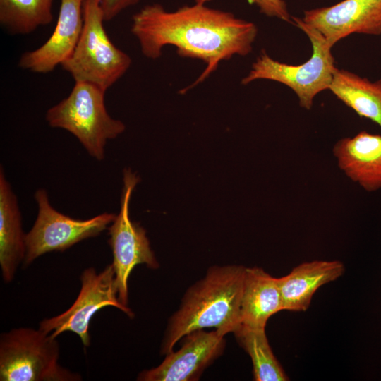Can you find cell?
Returning <instances> with one entry per match:
<instances>
[{"label": "cell", "mask_w": 381, "mask_h": 381, "mask_svg": "<svg viewBox=\"0 0 381 381\" xmlns=\"http://www.w3.org/2000/svg\"><path fill=\"white\" fill-rule=\"evenodd\" d=\"M131 31L148 59H158L165 46L172 45L179 56L203 61L205 68L190 87L209 77L222 61L249 54L258 35L254 23L196 3L174 11L159 4L147 5L132 16Z\"/></svg>", "instance_id": "cell-1"}, {"label": "cell", "mask_w": 381, "mask_h": 381, "mask_svg": "<svg viewBox=\"0 0 381 381\" xmlns=\"http://www.w3.org/2000/svg\"><path fill=\"white\" fill-rule=\"evenodd\" d=\"M246 267L212 266L185 292L179 308L169 319L161 343L166 355L186 334L214 328L224 334L240 324L241 299Z\"/></svg>", "instance_id": "cell-2"}, {"label": "cell", "mask_w": 381, "mask_h": 381, "mask_svg": "<svg viewBox=\"0 0 381 381\" xmlns=\"http://www.w3.org/2000/svg\"><path fill=\"white\" fill-rule=\"evenodd\" d=\"M291 21L310 41V58L303 64L291 65L272 59L265 50H262L249 73L241 80V84L248 85L257 80L284 84L294 92L301 107L310 110L316 95L329 88L337 68L332 53L333 45L301 18L291 16Z\"/></svg>", "instance_id": "cell-3"}, {"label": "cell", "mask_w": 381, "mask_h": 381, "mask_svg": "<svg viewBox=\"0 0 381 381\" xmlns=\"http://www.w3.org/2000/svg\"><path fill=\"white\" fill-rule=\"evenodd\" d=\"M105 92L95 85L75 82L69 95L46 114L50 126L72 133L99 161L104 158L107 141L117 138L126 128L122 121L107 113Z\"/></svg>", "instance_id": "cell-4"}, {"label": "cell", "mask_w": 381, "mask_h": 381, "mask_svg": "<svg viewBox=\"0 0 381 381\" xmlns=\"http://www.w3.org/2000/svg\"><path fill=\"white\" fill-rule=\"evenodd\" d=\"M83 14L79 41L61 66L75 82L90 83L106 91L126 73L132 61L109 38L99 0H83Z\"/></svg>", "instance_id": "cell-5"}, {"label": "cell", "mask_w": 381, "mask_h": 381, "mask_svg": "<svg viewBox=\"0 0 381 381\" xmlns=\"http://www.w3.org/2000/svg\"><path fill=\"white\" fill-rule=\"evenodd\" d=\"M56 338L39 328H13L0 335L1 381H80L59 362Z\"/></svg>", "instance_id": "cell-6"}, {"label": "cell", "mask_w": 381, "mask_h": 381, "mask_svg": "<svg viewBox=\"0 0 381 381\" xmlns=\"http://www.w3.org/2000/svg\"><path fill=\"white\" fill-rule=\"evenodd\" d=\"M35 199L38 212L25 234V266L47 253L64 251L81 241L99 236L116 217L114 213L104 212L87 219H73L56 211L42 188L36 190Z\"/></svg>", "instance_id": "cell-7"}, {"label": "cell", "mask_w": 381, "mask_h": 381, "mask_svg": "<svg viewBox=\"0 0 381 381\" xmlns=\"http://www.w3.org/2000/svg\"><path fill=\"white\" fill-rule=\"evenodd\" d=\"M80 279L81 286L74 303L60 315L42 320L39 329L54 338L64 332H73L80 337L83 345L87 347L90 344V322L100 309L112 306L130 318L134 317V313L119 299L111 263L99 273L92 267L86 268Z\"/></svg>", "instance_id": "cell-8"}, {"label": "cell", "mask_w": 381, "mask_h": 381, "mask_svg": "<svg viewBox=\"0 0 381 381\" xmlns=\"http://www.w3.org/2000/svg\"><path fill=\"white\" fill-rule=\"evenodd\" d=\"M138 181L130 169H124L120 210L108 227L119 299L126 306H128V278L134 267L138 265L153 270L159 267L145 230L130 218V199Z\"/></svg>", "instance_id": "cell-9"}, {"label": "cell", "mask_w": 381, "mask_h": 381, "mask_svg": "<svg viewBox=\"0 0 381 381\" xmlns=\"http://www.w3.org/2000/svg\"><path fill=\"white\" fill-rule=\"evenodd\" d=\"M225 334L214 329L197 330L186 334L181 347L166 354L158 366L140 372L139 381H195L222 355ZM182 338V339H183Z\"/></svg>", "instance_id": "cell-10"}, {"label": "cell", "mask_w": 381, "mask_h": 381, "mask_svg": "<svg viewBox=\"0 0 381 381\" xmlns=\"http://www.w3.org/2000/svg\"><path fill=\"white\" fill-rule=\"evenodd\" d=\"M302 20L333 46L353 33L381 35V0H344L304 11Z\"/></svg>", "instance_id": "cell-11"}, {"label": "cell", "mask_w": 381, "mask_h": 381, "mask_svg": "<svg viewBox=\"0 0 381 381\" xmlns=\"http://www.w3.org/2000/svg\"><path fill=\"white\" fill-rule=\"evenodd\" d=\"M83 0H61L55 28L39 48L22 54L18 65L37 73L52 71L73 54L83 27Z\"/></svg>", "instance_id": "cell-12"}, {"label": "cell", "mask_w": 381, "mask_h": 381, "mask_svg": "<svg viewBox=\"0 0 381 381\" xmlns=\"http://www.w3.org/2000/svg\"><path fill=\"white\" fill-rule=\"evenodd\" d=\"M338 168L367 192L381 189V135L361 131L332 147Z\"/></svg>", "instance_id": "cell-13"}, {"label": "cell", "mask_w": 381, "mask_h": 381, "mask_svg": "<svg viewBox=\"0 0 381 381\" xmlns=\"http://www.w3.org/2000/svg\"><path fill=\"white\" fill-rule=\"evenodd\" d=\"M345 266L339 260H313L296 266L279 278L283 310L306 311L313 296L324 284L343 275Z\"/></svg>", "instance_id": "cell-14"}, {"label": "cell", "mask_w": 381, "mask_h": 381, "mask_svg": "<svg viewBox=\"0 0 381 381\" xmlns=\"http://www.w3.org/2000/svg\"><path fill=\"white\" fill-rule=\"evenodd\" d=\"M25 255V234L16 195L0 169V267L2 279L11 283Z\"/></svg>", "instance_id": "cell-15"}, {"label": "cell", "mask_w": 381, "mask_h": 381, "mask_svg": "<svg viewBox=\"0 0 381 381\" xmlns=\"http://www.w3.org/2000/svg\"><path fill=\"white\" fill-rule=\"evenodd\" d=\"M283 310L279 278L260 267H246L241 299L240 324L265 328L269 318Z\"/></svg>", "instance_id": "cell-16"}, {"label": "cell", "mask_w": 381, "mask_h": 381, "mask_svg": "<svg viewBox=\"0 0 381 381\" xmlns=\"http://www.w3.org/2000/svg\"><path fill=\"white\" fill-rule=\"evenodd\" d=\"M329 90L359 116L371 120L381 128V79L371 81L336 68Z\"/></svg>", "instance_id": "cell-17"}, {"label": "cell", "mask_w": 381, "mask_h": 381, "mask_svg": "<svg viewBox=\"0 0 381 381\" xmlns=\"http://www.w3.org/2000/svg\"><path fill=\"white\" fill-rule=\"evenodd\" d=\"M232 332L239 345L250 357L254 380H289L272 352L265 328H253L239 324Z\"/></svg>", "instance_id": "cell-18"}, {"label": "cell", "mask_w": 381, "mask_h": 381, "mask_svg": "<svg viewBox=\"0 0 381 381\" xmlns=\"http://www.w3.org/2000/svg\"><path fill=\"white\" fill-rule=\"evenodd\" d=\"M52 0H0V23L13 34H28L52 20Z\"/></svg>", "instance_id": "cell-19"}, {"label": "cell", "mask_w": 381, "mask_h": 381, "mask_svg": "<svg viewBox=\"0 0 381 381\" xmlns=\"http://www.w3.org/2000/svg\"><path fill=\"white\" fill-rule=\"evenodd\" d=\"M255 4L260 11L269 17H274L282 20L292 23L291 16L287 5L284 0H248Z\"/></svg>", "instance_id": "cell-20"}, {"label": "cell", "mask_w": 381, "mask_h": 381, "mask_svg": "<svg viewBox=\"0 0 381 381\" xmlns=\"http://www.w3.org/2000/svg\"><path fill=\"white\" fill-rule=\"evenodd\" d=\"M140 0H99L105 21H109L123 10L137 4Z\"/></svg>", "instance_id": "cell-21"}, {"label": "cell", "mask_w": 381, "mask_h": 381, "mask_svg": "<svg viewBox=\"0 0 381 381\" xmlns=\"http://www.w3.org/2000/svg\"><path fill=\"white\" fill-rule=\"evenodd\" d=\"M194 1H195V3L196 4H206L207 2L212 0H194Z\"/></svg>", "instance_id": "cell-22"}]
</instances>
